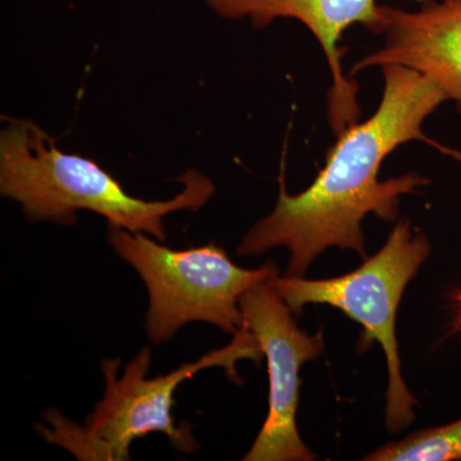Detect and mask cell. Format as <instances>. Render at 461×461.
<instances>
[{
  "label": "cell",
  "mask_w": 461,
  "mask_h": 461,
  "mask_svg": "<svg viewBox=\"0 0 461 461\" xmlns=\"http://www.w3.org/2000/svg\"><path fill=\"white\" fill-rule=\"evenodd\" d=\"M109 242L130 264L148 288V338L153 344L168 341L193 321L214 324L223 332L244 329L240 300L260 282L277 277L269 260L245 269L230 259L214 242L175 250L149 239L147 233L109 227Z\"/></svg>",
  "instance_id": "obj_4"
},
{
  "label": "cell",
  "mask_w": 461,
  "mask_h": 461,
  "mask_svg": "<svg viewBox=\"0 0 461 461\" xmlns=\"http://www.w3.org/2000/svg\"><path fill=\"white\" fill-rule=\"evenodd\" d=\"M381 68L384 86L377 111L336 138L326 166L303 193L290 195L281 173L277 204L242 239L240 257L286 247L290 251L286 276L296 277H303L315 258L329 248L348 249L366 259L362 230L366 215L373 213L393 222L400 198L429 182L417 173L379 181L382 162L400 145L414 140L461 160L460 150L423 132L424 121L448 100L444 90L408 67Z\"/></svg>",
  "instance_id": "obj_1"
},
{
  "label": "cell",
  "mask_w": 461,
  "mask_h": 461,
  "mask_svg": "<svg viewBox=\"0 0 461 461\" xmlns=\"http://www.w3.org/2000/svg\"><path fill=\"white\" fill-rule=\"evenodd\" d=\"M184 190L168 200L135 198L98 163L63 153L29 120H7L0 133V193L23 205L30 221L76 223L77 212L102 215L109 227L166 241V215L198 211L214 194L213 182L196 169L177 178Z\"/></svg>",
  "instance_id": "obj_2"
},
{
  "label": "cell",
  "mask_w": 461,
  "mask_h": 461,
  "mask_svg": "<svg viewBox=\"0 0 461 461\" xmlns=\"http://www.w3.org/2000/svg\"><path fill=\"white\" fill-rule=\"evenodd\" d=\"M429 253V239L421 232H412L411 221L402 220L384 247L348 275L329 280H305L296 276H277L271 280L293 313H302L308 304L335 306L362 324L359 344L363 348L372 341L381 344L388 368L386 426L393 433L414 421L417 403L402 377L395 330L397 306L403 290Z\"/></svg>",
  "instance_id": "obj_5"
},
{
  "label": "cell",
  "mask_w": 461,
  "mask_h": 461,
  "mask_svg": "<svg viewBox=\"0 0 461 461\" xmlns=\"http://www.w3.org/2000/svg\"><path fill=\"white\" fill-rule=\"evenodd\" d=\"M262 355L259 342L244 327L226 348L211 351L196 362L182 364L168 375L147 378L151 351L145 346L126 364L120 377V357L103 360L104 396L83 426L72 423L53 409L44 417L50 429H39L50 444L66 448L78 460H130L132 442L153 432L168 437L177 450L193 453L199 445L190 427L186 424L178 429L173 418L176 388L196 373L213 366H222L235 378L238 360L249 357L258 362Z\"/></svg>",
  "instance_id": "obj_3"
},
{
  "label": "cell",
  "mask_w": 461,
  "mask_h": 461,
  "mask_svg": "<svg viewBox=\"0 0 461 461\" xmlns=\"http://www.w3.org/2000/svg\"><path fill=\"white\" fill-rule=\"evenodd\" d=\"M220 16L249 18L254 26L264 27L277 18H293L308 27L320 42L332 75L329 93V122L335 136L359 122V86L342 71L344 50L339 47L342 33L353 25L366 27L382 35L384 30L382 5L377 0H205Z\"/></svg>",
  "instance_id": "obj_7"
},
{
  "label": "cell",
  "mask_w": 461,
  "mask_h": 461,
  "mask_svg": "<svg viewBox=\"0 0 461 461\" xmlns=\"http://www.w3.org/2000/svg\"><path fill=\"white\" fill-rule=\"evenodd\" d=\"M461 459V420L411 433L366 455V461H451Z\"/></svg>",
  "instance_id": "obj_9"
},
{
  "label": "cell",
  "mask_w": 461,
  "mask_h": 461,
  "mask_svg": "<svg viewBox=\"0 0 461 461\" xmlns=\"http://www.w3.org/2000/svg\"><path fill=\"white\" fill-rule=\"evenodd\" d=\"M384 45L355 63L408 67L438 85L461 114V0H423L417 11L382 5Z\"/></svg>",
  "instance_id": "obj_8"
},
{
  "label": "cell",
  "mask_w": 461,
  "mask_h": 461,
  "mask_svg": "<svg viewBox=\"0 0 461 461\" xmlns=\"http://www.w3.org/2000/svg\"><path fill=\"white\" fill-rule=\"evenodd\" d=\"M244 327L259 342L269 377V411L244 461H311L315 455L296 426L300 368L320 357L321 332L312 336L297 327L293 312L271 280L260 282L240 300Z\"/></svg>",
  "instance_id": "obj_6"
}]
</instances>
